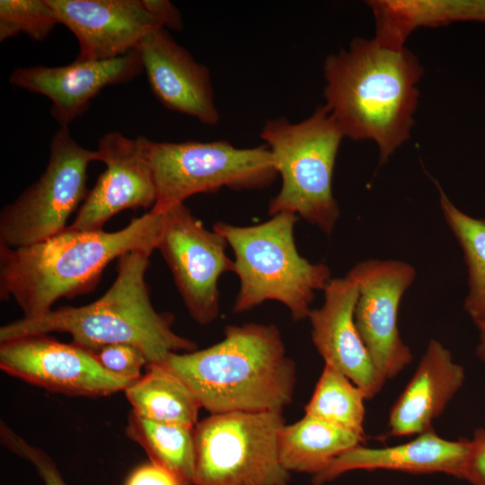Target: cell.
<instances>
[{
  "instance_id": "6da1fadb",
  "label": "cell",
  "mask_w": 485,
  "mask_h": 485,
  "mask_svg": "<svg viewBox=\"0 0 485 485\" xmlns=\"http://www.w3.org/2000/svg\"><path fill=\"white\" fill-rule=\"evenodd\" d=\"M163 211L154 207L115 232L68 226L40 242L20 248L0 245V299L13 298L23 319L40 318L61 297L92 291L113 260L133 251L157 249Z\"/></svg>"
},
{
  "instance_id": "7a4b0ae2",
  "label": "cell",
  "mask_w": 485,
  "mask_h": 485,
  "mask_svg": "<svg viewBox=\"0 0 485 485\" xmlns=\"http://www.w3.org/2000/svg\"><path fill=\"white\" fill-rule=\"evenodd\" d=\"M325 106L344 137L375 141L385 163L410 137L423 74L416 57L375 38L355 39L323 66Z\"/></svg>"
},
{
  "instance_id": "3957f363",
  "label": "cell",
  "mask_w": 485,
  "mask_h": 485,
  "mask_svg": "<svg viewBox=\"0 0 485 485\" xmlns=\"http://www.w3.org/2000/svg\"><path fill=\"white\" fill-rule=\"evenodd\" d=\"M155 364L184 383L210 414L283 410L293 401L295 365L274 324L229 325L211 347L170 353Z\"/></svg>"
},
{
  "instance_id": "277c9868",
  "label": "cell",
  "mask_w": 485,
  "mask_h": 485,
  "mask_svg": "<svg viewBox=\"0 0 485 485\" xmlns=\"http://www.w3.org/2000/svg\"><path fill=\"white\" fill-rule=\"evenodd\" d=\"M151 254L145 251L122 254L117 260L114 282L98 300L6 323L0 328V342L25 335L66 332L73 343L93 353L111 344L134 346L148 364L160 362L170 353L198 349L193 340L172 331L173 316L157 312L151 303L145 280Z\"/></svg>"
},
{
  "instance_id": "5b68a950",
  "label": "cell",
  "mask_w": 485,
  "mask_h": 485,
  "mask_svg": "<svg viewBox=\"0 0 485 485\" xmlns=\"http://www.w3.org/2000/svg\"><path fill=\"white\" fill-rule=\"evenodd\" d=\"M297 219V215L284 211L259 225L217 221L213 225L234 254L240 288L234 313L277 301L287 307L294 321L308 318L315 292L324 290L331 272L326 264L312 263L299 254L294 235Z\"/></svg>"
},
{
  "instance_id": "8992f818",
  "label": "cell",
  "mask_w": 485,
  "mask_h": 485,
  "mask_svg": "<svg viewBox=\"0 0 485 485\" xmlns=\"http://www.w3.org/2000/svg\"><path fill=\"white\" fill-rule=\"evenodd\" d=\"M260 137L281 178L269 214L292 212L331 235L340 217L332 193L333 170L345 137L327 107H318L297 123L284 117L268 119Z\"/></svg>"
},
{
  "instance_id": "52a82bcc",
  "label": "cell",
  "mask_w": 485,
  "mask_h": 485,
  "mask_svg": "<svg viewBox=\"0 0 485 485\" xmlns=\"http://www.w3.org/2000/svg\"><path fill=\"white\" fill-rule=\"evenodd\" d=\"M283 410L210 414L194 427V485H288L278 437Z\"/></svg>"
},
{
  "instance_id": "ba28073f",
  "label": "cell",
  "mask_w": 485,
  "mask_h": 485,
  "mask_svg": "<svg viewBox=\"0 0 485 485\" xmlns=\"http://www.w3.org/2000/svg\"><path fill=\"white\" fill-rule=\"evenodd\" d=\"M146 151L157 192L154 207L159 209L222 188L261 190L278 176L266 145L239 148L225 140L175 143L147 139Z\"/></svg>"
},
{
  "instance_id": "9c48e42d",
  "label": "cell",
  "mask_w": 485,
  "mask_h": 485,
  "mask_svg": "<svg viewBox=\"0 0 485 485\" xmlns=\"http://www.w3.org/2000/svg\"><path fill=\"white\" fill-rule=\"evenodd\" d=\"M95 151L81 146L68 128H60L50 145L40 177L0 212V245L30 246L61 232L88 195L87 168Z\"/></svg>"
},
{
  "instance_id": "30bf717a",
  "label": "cell",
  "mask_w": 485,
  "mask_h": 485,
  "mask_svg": "<svg viewBox=\"0 0 485 485\" xmlns=\"http://www.w3.org/2000/svg\"><path fill=\"white\" fill-rule=\"evenodd\" d=\"M161 210L163 225L157 250L191 318L199 324H208L219 314L218 279L234 270V260L225 251L227 241L214 229H207L184 203Z\"/></svg>"
},
{
  "instance_id": "8fae6325",
  "label": "cell",
  "mask_w": 485,
  "mask_h": 485,
  "mask_svg": "<svg viewBox=\"0 0 485 485\" xmlns=\"http://www.w3.org/2000/svg\"><path fill=\"white\" fill-rule=\"evenodd\" d=\"M0 368L32 385L69 396H109L133 383L107 371L93 352L48 334L1 341Z\"/></svg>"
},
{
  "instance_id": "7c38bea8",
  "label": "cell",
  "mask_w": 485,
  "mask_h": 485,
  "mask_svg": "<svg viewBox=\"0 0 485 485\" xmlns=\"http://www.w3.org/2000/svg\"><path fill=\"white\" fill-rule=\"evenodd\" d=\"M348 274L358 288L357 329L376 370L390 380L412 360L397 322L400 304L416 278V270L401 260H368L356 264Z\"/></svg>"
},
{
  "instance_id": "4fadbf2b",
  "label": "cell",
  "mask_w": 485,
  "mask_h": 485,
  "mask_svg": "<svg viewBox=\"0 0 485 485\" xmlns=\"http://www.w3.org/2000/svg\"><path fill=\"white\" fill-rule=\"evenodd\" d=\"M146 142V137L133 139L120 132L108 133L99 140L95 160L106 168L69 228L102 229L106 222L125 209H146L155 205L157 192Z\"/></svg>"
},
{
  "instance_id": "5bb4252c",
  "label": "cell",
  "mask_w": 485,
  "mask_h": 485,
  "mask_svg": "<svg viewBox=\"0 0 485 485\" xmlns=\"http://www.w3.org/2000/svg\"><path fill=\"white\" fill-rule=\"evenodd\" d=\"M58 23L77 38L76 60H108L137 49L149 31L163 28L143 0H48Z\"/></svg>"
},
{
  "instance_id": "9a60e30c",
  "label": "cell",
  "mask_w": 485,
  "mask_h": 485,
  "mask_svg": "<svg viewBox=\"0 0 485 485\" xmlns=\"http://www.w3.org/2000/svg\"><path fill=\"white\" fill-rule=\"evenodd\" d=\"M137 49L108 60H75L67 66L17 67L10 75L11 84L47 96L51 114L61 128L84 113L90 101L104 87L128 83L142 71Z\"/></svg>"
},
{
  "instance_id": "2e32d148",
  "label": "cell",
  "mask_w": 485,
  "mask_h": 485,
  "mask_svg": "<svg viewBox=\"0 0 485 485\" xmlns=\"http://www.w3.org/2000/svg\"><path fill=\"white\" fill-rule=\"evenodd\" d=\"M323 292V304L308 315L313 343L324 364L348 377L364 391L366 400L372 399L385 380L376 370L355 323L357 285L347 274L331 278Z\"/></svg>"
},
{
  "instance_id": "e0dca14e",
  "label": "cell",
  "mask_w": 485,
  "mask_h": 485,
  "mask_svg": "<svg viewBox=\"0 0 485 485\" xmlns=\"http://www.w3.org/2000/svg\"><path fill=\"white\" fill-rule=\"evenodd\" d=\"M137 49L150 87L163 106L205 125L219 122L207 67L198 63L165 28L149 31Z\"/></svg>"
},
{
  "instance_id": "ac0fdd59",
  "label": "cell",
  "mask_w": 485,
  "mask_h": 485,
  "mask_svg": "<svg viewBox=\"0 0 485 485\" xmlns=\"http://www.w3.org/2000/svg\"><path fill=\"white\" fill-rule=\"evenodd\" d=\"M469 439L440 437L431 428L405 444L384 448L358 445L313 475V485H323L355 470H391L413 474L443 472L463 479Z\"/></svg>"
},
{
  "instance_id": "d6986e66",
  "label": "cell",
  "mask_w": 485,
  "mask_h": 485,
  "mask_svg": "<svg viewBox=\"0 0 485 485\" xmlns=\"http://www.w3.org/2000/svg\"><path fill=\"white\" fill-rule=\"evenodd\" d=\"M464 381V370L439 341L430 340L410 381L393 404L389 436L419 435L445 410Z\"/></svg>"
},
{
  "instance_id": "ffe728a7",
  "label": "cell",
  "mask_w": 485,
  "mask_h": 485,
  "mask_svg": "<svg viewBox=\"0 0 485 485\" xmlns=\"http://www.w3.org/2000/svg\"><path fill=\"white\" fill-rule=\"evenodd\" d=\"M364 439L363 436L304 414L298 421L280 428L278 456L287 472L313 476Z\"/></svg>"
},
{
  "instance_id": "44dd1931",
  "label": "cell",
  "mask_w": 485,
  "mask_h": 485,
  "mask_svg": "<svg viewBox=\"0 0 485 485\" xmlns=\"http://www.w3.org/2000/svg\"><path fill=\"white\" fill-rule=\"evenodd\" d=\"M145 368L124 390L132 410L153 421L194 428L202 408L193 392L159 365L150 363Z\"/></svg>"
},
{
  "instance_id": "7402d4cb",
  "label": "cell",
  "mask_w": 485,
  "mask_h": 485,
  "mask_svg": "<svg viewBox=\"0 0 485 485\" xmlns=\"http://www.w3.org/2000/svg\"><path fill=\"white\" fill-rule=\"evenodd\" d=\"M193 430L194 428L153 421L131 410L125 433L145 450L150 463L171 473L180 485H194Z\"/></svg>"
},
{
  "instance_id": "603a6c76",
  "label": "cell",
  "mask_w": 485,
  "mask_h": 485,
  "mask_svg": "<svg viewBox=\"0 0 485 485\" xmlns=\"http://www.w3.org/2000/svg\"><path fill=\"white\" fill-rule=\"evenodd\" d=\"M445 220L463 252L468 273L464 310L474 323L485 322V219L472 217L456 207L439 188Z\"/></svg>"
},
{
  "instance_id": "cb8c5ba5",
  "label": "cell",
  "mask_w": 485,
  "mask_h": 485,
  "mask_svg": "<svg viewBox=\"0 0 485 485\" xmlns=\"http://www.w3.org/2000/svg\"><path fill=\"white\" fill-rule=\"evenodd\" d=\"M364 391L329 364H324L305 415L364 436Z\"/></svg>"
},
{
  "instance_id": "d4e9b609",
  "label": "cell",
  "mask_w": 485,
  "mask_h": 485,
  "mask_svg": "<svg viewBox=\"0 0 485 485\" xmlns=\"http://www.w3.org/2000/svg\"><path fill=\"white\" fill-rule=\"evenodd\" d=\"M58 23L48 0H1L0 40L20 32L31 40H45Z\"/></svg>"
},
{
  "instance_id": "484cf974",
  "label": "cell",
  "mask_w": 485,
  "mask_h": 485,
  "mask_svg": "<svg viewBox=\"0 0 485 485\" xmlns=\"http://www.w3.org/2000/svg\"><path fill=\"white\" fill-rule=\"evenodd\" d=\"M0 440L9 451L35 467L44 485H67L53 460L43 450L29 444L3 421L0 424Z\"/></svg>"
},
{
  "instance_id": "4316f807",
  "label": "cell",
  "mask_w": 485,
  "mask_h": 485,
  "mask_svg": "<svg viewBox=\"0 0 485 485\" xmlns=\"http://www.w3.org/2000/svg\"><path fill=\"white\" fill-rule=\"evenodd\" d=\"M93 354L107 371L132 382L142 376L148 364L139 348L128 344L107 345Z\"/></svg>"
},
{
  "instance_id": "83f0119b",
  "label": "cell",
  "mask_w": 485,
  "mask_h": 485,
  "mask_svg": "<svg viewBox=\"0 0 485 485\" xmlns=\"http://www.w3.org/2000/svg\"><path fill=\"white\" fill-rule=\"evenodd\" d=\"M463 479L471 485H485V429L478 428L469 439Z\"/></svg>"
},
{
  "instance_id": "f1b7e54d",
  "label": "cell",
  "mask_w": 485,
  "mask_h": 485,
  "mask_svg": "<svg viewBox=\"0 0 485 485\" xmlns=\"http://www.w3.org/2000/svg\"><path fill=\"white\" fill-rule=\"evenodd\" d=\"M125 485H180L167 471L153 464L136 468L128 477Z\"/></svg>"
},
{
  "instance_id": "f546056e",
  "label": "cell",
  "mask_w": 485,
  "mask_h": 485,
  "mask_svg": "<svg viewBox=\"0 0 485 485\" xmlns=\"http://www.w3.org/2000/svg\"><path fill=\"white\" fill-rule=\"evenodd\" d=\"M146 8L157 18L163 28L181 31L183 21L180 11L168 0H143Z\"/></svg>"
},
{
  "instance_id": "4dcf8cb0",
  "label": "cell",
  "mask_w": 485,
  "mask_h": 485,
  "mask_svg": "<svg viewBox=\"0 0 485 485\" xmlns=\"http://www.w3.org/2000/svg\"><path fill=\"white\" fill-rule=\"evenodd\" d=\"M479 331V344L476 349V354L479 358L485 363V322H475Z\"/></svg>"
}]
</instances>
